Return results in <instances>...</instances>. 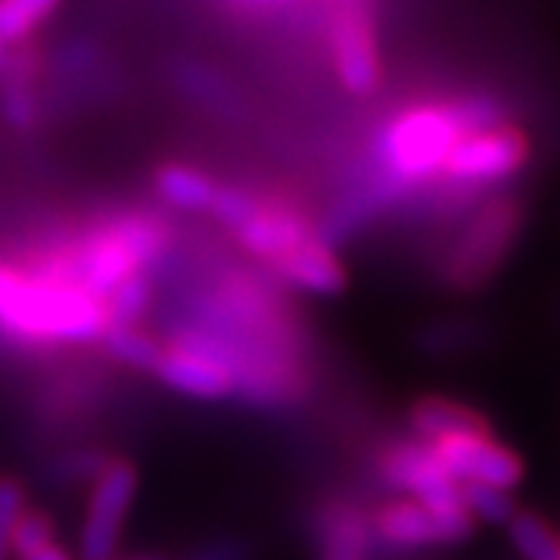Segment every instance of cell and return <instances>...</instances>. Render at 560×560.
Here are the masks:
<instances>
[{
  "label": "cell",
  "instance_id": "6da1fadb",
  "mask_svg": "<svg viewBox=\"0 0 560 560\" xmlns=\"http://www.w3.org/2000/svg\"><path fill=\"white\" fill-rule=\"evenodd\" d=\"M501 125V103L492 97H464L452 103H418L386 121L377 138L381 200L442 175L452 147L470 131Z\"/></svg>",
  "mask_w": 560,
  "mask_h": 560
},
{
  "label": "cell",
  "instance_id": "7a4b0ae2",
  "mask_svg": "<svg viewBox=\"0 0 560 560\" xmlns=\"http://www.w3.org/2000/svg\"><path fill=\"white\" fill-rule=\"evenodd\" d=\"M106 330V305L72 280L13 261L0 283V340L22 349H54L101 342Z\"/></svg>",
  "mask_w": 560,
  "mask_h": 560
},
{
  "label": "cell",
  "instance_id": "3957f363",
  "mask_svg": "<svg viewBox=\"0 0 560 560\" xmlns=\"http://www.w3.org/2000/svg\"><path fill=\"white\" fill-rule=\"evenodd\" d=\"M140 492L138 464L125 455H106L97 474L88 480V501L81 514L75 558L116 560L121 536L131 521V508Z\"/></svg>",
  "mask_w": 560,
  "mask_h": 560
},
{
  "label": "cell",
  "instance_id": "277c9868",
  "mask_svg": "<svg viewBox=\"0 0 560 560\" xmlns=\"http://www.w3.org/2000/svg\"><path fill=\"white\" fill-rule=\"evenodd\" d=\"M521 228V209L511 200H492L482 206L474 219L467 221L464 234L455 243L448 265H445V280L455 290H477L492 278L508 259L511 243Z\"/></svg>",
  "mask_w": 560,
  "mask_h": 560
},
{
  "label": "cell",
  "instance_id": "5b68a950",
  "mask_svg": "<svg viewBox=\"0 0 560 560\" xmlns=\"http://www.w3.org/2000/svg\"><path fill=\"white\" fill-rule=\"evenodd\" d=\"M529 160V140L514 125H492L482 131H470L452 147L442 175L458 180L464 187H480L517 175Z\"/></svg>",
  "mask_w": 560,
  "mask_h": 560
},
{
  "label": "cell",
  "instance_id": "8992f818",
  "mask_svg": "<svg viewBox=\"0 0 560 560\" xmlns=\"http://www.w3.org/2000/svg\"><path fill=\"white\" fill-rule=\"evenodd\" d=\"M330 50L337 79L352 97L377 94L383 81L381 50L371 13L361 0H340V10L330 25Z\"/></svg>",
  "mask_w": 560,
  "mask_h": 560
},
{
  "label": "cell",
  "instance_id": "52a82bcc",
  "mask_svg": "<svg viewBox=\"0 0 560 560\" xmlns=\"http://www.w3.org/2000/svg\"><path fill=\"white\" fill-rule=\"evenodd\" d=\"M430 448L458 486L480 482L511 492L514 486H521L526 474L521 455L504 448L492 436H452V440L433 442Z\"/></svg>",
  "mask_w": 560,
  "mask_h": 560
},
{
  "label": "cell",
  "instance_id": "ba28073f",
  "mask_svg": "<svg viewBox=\"0 0 560 560\" xmlns=\"http://www.w3.org/2000/svg\"><path fill=\"white\" fill-rule=\"evenodd\" d=\"M315 234H318V228L305 212L287 206V202L261 200V197L241 228L231 231V237L237 241L243 253L265 265V271L271 265H278L287 253H293L296 246L312 241Z\"/></svg>",
  "mask_w": 560,
  "mask_h": 560
},
{
  "label": "cell",
  "instance_id": "9c48e42d",
  "mask_svg": "<svg viewBox=\"0 0 560 560\" xmlns=\"http://www.w3.org/2000/svg\"><path fill=\"white\" fill-rule=\"evenodd\" d=\"M165 340V337H162ZM153 377L180 399L190 401H231L237 399V381L219 359L165 340L160 364Z\"/></svg>",
  "mask_w": 560,
  "mask_h": 560
},
{
  "label": "cell",
  "instance_id": "30bf717a",
  "mask_svg": "<svg viewBox=\"0 0 560 560\" xmlns=\"http://www.w3.org/2000/svg\"><path fill=\"white\" fill-rule=\"evenodd\" d=\"M268 275L278 280L280 287L315 296V300H337L349 287V275L342 268L334 243L324 241L320 231L312 241L296 246L293 253H287L278 265H271Z\"/></svg>",
  "mask_w": 560,
  "mask_h": 560
},
{
  "label": "cell",
  "instance_id": "8fae6325",
  "mask_svg": "<svg viewBox=\"0 0 560 560\" xmlns=\"http://www.w3.org/2000/svg\"><path fill=\"white\" fill-rule=\"evenodd\" d=\"M411 440L433 445L452 436H492V423L477 408L445 396H423L408 408Z\"/></svg>",
  "mask_w": 560,
  "mask_h": 560
},
{
  "label": "cell",
  "instance_id": "7c38bea8",
  "mask_svg": "<svg viewBox=\"0 0 560 560\" xmlns=\"http://www.w3.org/2000/svg\"><path fill=\"white\" fill-rule=\"evenodd\" d=\"M371 539L381 548L393 551H420V548H436L440 533L430 511L415 499L383 501L371 514Z\"/></svg>",
  "mask_w": 560,
  "mask_h": 560
},
{
  "label": "cell",
  "instance_id": "4fadbf2b",
  "mask_svg": "<svg viewBox=\"0 0 560 560\" xmlns=\"http://www.w3.org/2000/svg\"><path fill=\"white\" fill-rule=\"evenodd\" d=\"M371 514L355 504H334L315 523V558L368 560L371 558Z\"/></svg>",
  "mask_w": 560,
  "mask_h": 560
},
{
  "label": "cell",
  "instance_id": "5bb4252c",
  "mask_svg": "<svg viewBox=\"0 0 560 560\" xmlns=\"http://www.w3.org/2000/svg\"><path fill=\"white\" fill-rule=\"evenodd\" d=\"M153 190L168 209L187 212V215H209L219 180L209 178L206 172L184 165V162H165L153 175Z\"/></svg>",
  "mask_w": 560,
  "mask_h": 560
},
{
  "label": "cell",
  "instance_id": "9a60e30c",
  "mask_svg": "<svg viewBox=\"0 0 560 560\" xmlns=\"http://www.w3.org/2000/svg\"><path fill=\"white\" fill-rule=\"evenodd\" d=\"M97 346L116 364L138 371V374H150V377L165 352V340L160 334L147 330L143 324H109V330L103 334Z\"/></svg>",
  "mask_w": 560,
  "mask_h": 560
},
{
  "label": "cell",
  "instance_id": "2e32d148",
  "mask_svg": "<svg viewBox=\"0 0 560 560\" xmlns=\"http://www.w3.org/2000/svg\"><path fill=\"white\" fill-rule=\"evenodd\" d=\"M511 541L526 560H560L558 533L533 511H517L511 523Z\"/></svg>",
  "mask_w": 560,
  "mask_h": 560
},
{
  "label": "cell",
  "instance_id": "e0dca14e",
  "mask_svg": "<svg viewBox=\"0 0 560 560\" xmlns=\"http://www.w3.org/2000/svg\"><path fill=\"white\" fill-rule=\"evenodd\" d=\"M153 300H156V278L153 275L128 278L106 300L109 324H143Z\"/></svg>",
  "mask_w": 560,
  "mask_h": 560
},
{
  "label": "cell",
  "instance_id": "ac0fdd59",
  "mask_svg": "<svg viewBox=\"0 0 560 560\" xmlns=\"http://www.w3.org/2000/svg\"><path fill=\"white\" fill-rule=\"evenodd\" d=\"M60 0H0V44H20L47 20Z\"/></svg>",
  "mask_w": 560,
  "mask_h": 560
},
{
  "label": "cell",
  "instance_id": "d6986e66",
  "mask_svg": "<svg viewBox=\"0 0 560 560\" xmlns=\"http://www.w3.org/2000/svg\"><path fill=\"white\" fill-rule=\"evenodd\" d=\"M0 113H3V121L16 131H28L38 121V97H35V88L28 81V72L13 69L10 79L3 81Z\"/></svg>",
  "mask_w": 560,
  "mask_h": 560
},
{
  "label": "cell",
  "instance_id": "ffe728a7",
  "mask_svg": "<svg viewBox=\"0 0 560 560\" xmlns=\"http://www.w3.org/2000/svg\"><path fill=\"white\" fill-rule=\"evenodd\" d=\"M460 499L467 514L474 517V523H495V526H508L511 517L517 514L514 495L495 489V486H480V482H467L460 486Z\"/></svg>",
  "mask_w": 560,
  "mask_h": 560
},
{
  "label": "cell",
  "instance_id": "44dd1931",
  "mask_svg": "<svg viewBox=\"0 0 560 560\" xmlns=\"http://www.w3.org/2000/svg\"><path fill=\"white\" fill-rule=\"evenodd\" d=\"M54 539H60V529H57L54 514L44 511V508L28 504V508L22 511L20 521H16V529H13V539H10V560L22 558V555H28V551H35V548H40V545H47V541Z\"/></svg>",
  "mask_w": 560,
  "mask_h": 560
},
{
  "label": "cell",
  "instance_id": "7402d4cb",
  "mask_svg": "<svg viewBox=\"0 0 560 560\" xmlns=\"http://www.w3.org/2000/svg\"><path fill=\"white\" fill-rule=\"evenodd\" d=\"M28 504L32 501L25 480L16 474H0V560H10V539Z\"/></svg>",
  "mask_w": 560,
  "mask_h": 560
},
{
  "label": "cell",
  "instance_id": "603a6c76",
  "mask_svg": "<svg viewBox=\"0 0 560 560\" xmlns=\"http://www.w3.org/2000/svg\"><path fill=\"white\" fill-rule=\"evenodd\" d=\"M246 545L237 539H221V541H212V545H206L200 548L197 555H190L187 560H246Z\"/></svg>",
  "mask_w": 560,
  "mask_h": 560
},
{
  "label": "cell",
  "instance_id": "cb8c5ba5",
  "mask_svg": "<svg viewBox=\"0 0 560 560\" xmlns=\"http://www.w3.org/2000/svg\"><path fill=\"white\" fill-rule=\"evenodd\" d=\"M16 560H79V558H75V548H72V545L54 539V541H47V545H40V548H35V551H28V555H22V558Z\"/></svg>",
  "mask_w": 560,
  "mask_h": 560
},
{
  "label": "cell",
  "instance_id": "d4e9b609",
  "mask_svg": "<svg viewBox=\"0 0 560 560\" xmlns=\"http://www.w3.org/2000/svg\"><path fill=\"white\" fill-rule=\"evenodd\" d=\"M128 560H165V558H160V555H138V558H128Z\"/></svg>",
  "mask_w": 560,
  "mask_h": 560
},
{
  "label": "cell",
  "instance_id": "484cf974",
  "mask_svg": "<svg viewBox=\"0 0 560 560\" xmlns=\"http://www.w3.org/2000/svg\"><path fill=\"white\" fill-rule=\"evenodd\" d=\"M3 66H7V47L0 44V69H3Z\"/></svg>",
  "mask_w": 560,
  "mask_h": 560
}]
</instances>
